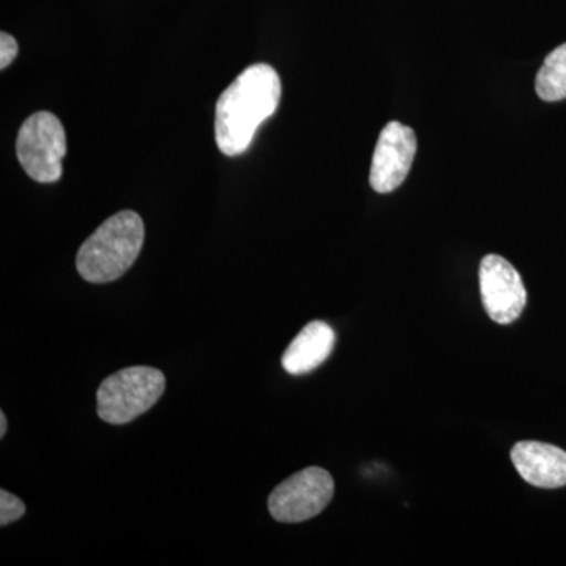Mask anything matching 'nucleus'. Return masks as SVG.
Here are the masks:
<instances>
[{
  "mask_svg": "<svg viewBox=\"0 0 566 566\" xmlns=\"http://www.w3.org/2000/svg\"><path fill=\"white\" fill-rule=\"evenodd\" d=\"M535 88L543 102L566 99V43L547 54L536 74Z\"/></svg>",
  "mask_w": 566,
  "mask_h": 566,
  "instance_id": "nucleus-10",
  "label": "nucleus"
},
{
  "mask_svg": "<svg viewBox=\"0 0 566 566\" xmlns=\"http://www.w3.org/2000/svg\"><path fill=\"white\" fill-rule=\"evenodd\" d=\"M335 333L329 324L311 322L294 337L282 356V367L290 375H305L326 363L334 352Z\"/></svg>",
  "mask_w": 566,
  "mask_h": 566,
  "instance_id": "nucleus-9",
  "label": "nucleus"
},
{
  "mask_svg": "<svg viewBox=\"0 0 566 566\" xmlns=\"http://www.w3.org/2000/svg\"><path fill=\"white\" fill-rule=\"evenodd\" d=\"M480 292L488 315L499 324L516 322L527 304L523 279L504 256L486 255L480 264Z\"/></svg>",
  "mask_w": 566,
  "mask_h": 566,
  "instance_id": "nucleus-6",
  "label": "nucleus"
},
{
  "mask_svg": "<svg viewBox=\"0 0 566 566\" xmlns=\"http://www.w3.org/2000/svg\"><path fill=\"white\" fill-rule=\"evenodd\" d=\"M277 71L266 63L245 69L223 91L216 104V144L226 156H238L251 147L256 129L281 103Z\"/></svg>",
  "mask_w": 566,
  "mask_h": 566,
  "instance_id": "nucleus-1",
  "label": "nucleus"
},
{
  "mask_svg": "<svg viewBox=\"0 0 566 566\" xmlns=\"http://www.w3.org/2000/svg\"><path fill=\"white\" fill-rule=\"evenodd\" d=\"M417 151L416 133L409 126L390 122L379 134L371 161L370 185L376 192L389 193L408 177Z\"/></svg>",
  "mask_w": 566,
  "mask_h": 566,
  "instance_id": "nucleus-7",
  "label": "nucleus"
},
{
  "mask_svg": "<svg viewBox=\"0 0 566 566\" xmlns=\"http://www.w3.org/2000/svg\"><path fill=\"white\" fill-rule=\"evenodd\" d=\"M334 480L322 468H307L286 479L268 499L271 516L294 524L315 517L334 497Z\"/></svg>",
  "mask_w": 566,
  "mask_h": 566,
  "instance_id": "nucleus-5",
  "label": "nucleus"
},
{
  "mask_svg": "<svg viewBox=\"0 0 566 566\" xmlns=\"http://www.w3.org/2000/svg\"><path fill=\"white\" fill-rule=\"evenodd\" d=\"M18 55V43L10 33H0V70L9 69Z\"/></svg>",
  "mask_w": 566,
  "mask_h": 566,
  "instance_id": "nucleus-12",
  "label": "nucleus"
},
{
  "mask_svg": "<svg viewBox=\"0 0 566 566\" xmlns=\"http://www.w3.org/2000/svg\"><path fill=\"white\" fill-rule=\"evenodd\" d=\"M7 427H9V424H7V417L3 412H0V438L2 439L6 438Z\"/></svg>",
  "mask_w": 566,
  "mask_h": 566,
  "instance_id": "nucleus-13",
  "label": "nucleus"
},
{
  "mask_svg": "<svg viewBox=\"0 0 566 566\" xmlns=\"http://www.w3.org/2000/svg\"><path fill=\"white\" fill-rule=\"evenodd\" d=\"M516 471L536 488L556 490L566 486V452L545 442H517L512 449Z\"/></svg>",
  "mask_w": 566,
  "mask_h": 566,
  "instance_id": "nucleus-8",
  "label": "nucleus"
},
{
  "mask_svg": "<svg viewBox=\"0 0 566 566\" xmlns=\"http://www.w3.org/2000/svg\"><path fill=\"white\" fill-rule=\"evenodd\" d=\"M22 169L36 182L61 180L66 155V134L51 112H36L22 123L17 139Z\"/></svg>",
  "mask_w": 566,
  "mask_h": 566,
  "instance_id": "nucleus-4",
  "label": "nucleus"
},
{
  "mask_svg": "<svg viewBox=\"0 0 566 566\" xmlns=\"http://www.w3.org/2000/svg\"><path fill=\"white\" fill-rule=\"evenodd\" d=\"M24 513L25 505L20 497L6 490L0 491V526H9L14 521L21 520Z\"/></svg>",
  "mask_w": 566,
  "mask_h": 566,
  "instance_id": "nucleus-11",
  "label": "nucleus"
},
{
  "mask_svg": "<svg viewBox=\"0 0 566 566\" xmlns=\"http://www.w3.org/2000/svg\"><path fill=\"white\" fill-rule=\"evenodd\" d=\"M145 227L134 211H120L104 221L77 252V273L91 283L120 279L139 256Z\"/></svg>",
  "mask_w": 566,
  "mask_h": 566,
  "instance_id": "nucleus-2",
  "label": "nucleus"
},
{
  "mask_svg": "<svg viewBox=\"0 0 566 566\" xmlns=\"http://www.w3.org/2000/svg\"><path fill=\"white\" fill-rule=\"evenodd\" d=\"M166 390V376L151 367L123 368L104 379L96 394V408L104 422L125 424L158 403Z\"/></svg>",
  "mask_w": 566,
  "mask_h": 566,
  "instance_id": "nucleus-3",
  "label": "nucleus"
}]
</instances>
